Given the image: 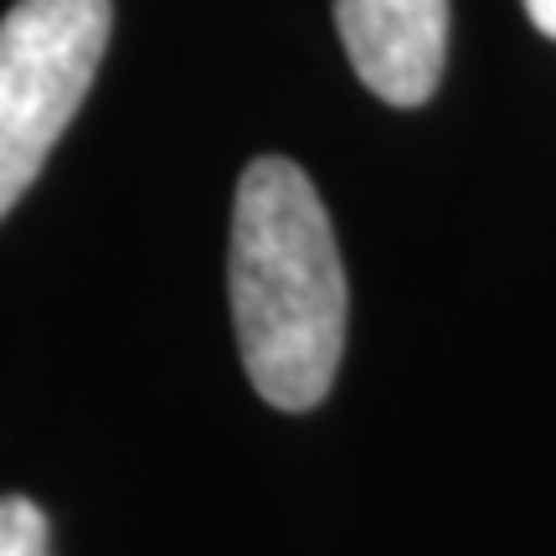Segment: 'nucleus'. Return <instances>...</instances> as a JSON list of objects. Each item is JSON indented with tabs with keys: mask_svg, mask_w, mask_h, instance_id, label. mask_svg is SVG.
I'll list each match as a JSON object with an SVG mask.
<instances>
[{
	"mask_svg": "<svg viewBox=\"0 0 556 556\" xmlns=\"http://www.w3.org/2000/svg\"><path fill=\"white\" fill-rule=\"evenodd\" d=\"M227 283L258 397L283 413L325 402L345 351V268L325 201L294 160L263 155L242 170Z\"/></svg>",
	"mask_w": 556,
	"mask_h": 556,
	"instance_id": "f257e3e1",
	"label": "nucleus"
},
{
	"mask_svg": "<svg viewBox=\"0 0 556 556\" xmlns=\"http://www.w3.org/2000/svg\"><path fill=\"white\" fill-rule=\"evenodd\" d=\"M114 0H16L0 21V217L41 176L99 78Z\"/></svg>",
	"mask_w": 556,
	"mask_h": 556,
	"instance_id": "f03ea898",
	"label": "nucleus"
},
{
	"mask_svg": "<svg viewBox=\"0 0 556 556\" xmlns=\"http://www.w3.org/2000/svg\"><path fill=\"white\" fill-rule=\"evenodd\" d=\"M356 78L392 109L433 99L448 58V0H336Z\"/></svg>",
	"mask_w": 556,
	"mask_h": 556,
	"instance_id": "7ed1b4c3",
	"label": "nucleus"
},
{
	"mask_svg": "<svg viewBox=\"0 0 556 556\" xmlns=\"http://www.w3.org/2000/svg\"><path fill=\"white\" fill-rule=\"evenodd\" d=\"M0 556H52L47 552V516L31 500H0Z\"/></svg>",
	"mask_w": 556,
	"mask_h": 556,
	"instance_id": "20e7f679",
	"label": "nucleus"
},
{
	"mask_svg": "<svg viewBox=\"0 0 556 556\" xmlns=\"http://www.w3.org/2000/svg\"><path fill=\"white\" fill-rule=\"evenodd\" d=\"M526 16L536 21L541 31L556 41V0H526Z\"/></svg>",
	"mask_w": 556,
	"mask_h": 556,
	"instance_id": "39448f33",
	"label": "nucleus"
}]
</instances>
